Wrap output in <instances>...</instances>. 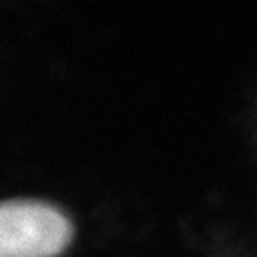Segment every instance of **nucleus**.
Here are the masks:
<instances>
[{
  "instance_id": "nucleus-1",
  "label": "nucleus",
  "mask_w": 257,
  "mask_h": 257,
  "mask_svg": "<svg viewBox=\"0 0 257 257\" xmlns=\"http://www.w3.org/2000/svg\"><path fill=\"white\" fill-rule=\"evenodd\" d=\"M73 234L65 213L40 200L0 202V257H54Z\"/></svg>"
}]
</instances>
